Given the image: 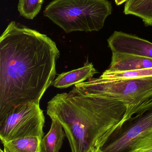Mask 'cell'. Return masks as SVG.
Masks as SVG:
<instances>
[{"mask_svg": "<svg viewBox=\"0 0 152 152\" xmlns=\"http://www.w3.org/2000/svg\"><path fill=\"white\" fill-rule=\"evenodd\" d=\"M59 56L46 35L10 22L0 37V121L19 105L40 104L55 79Z\"/></svg>", "mask_w": 152, "mask_h": 152, "instance_id": "6da1fadb", "label": "cell"}, {"mask_svg": "<svg viewBox=\"0 0 152 152\" xmlns=\"http://www.w3.org/2000/svg\"><path fill=\"white\" fill-rule=\"evenodd\" d=\"M47 114L61 124L71 152L99 150L124 118L126 107L113 98L73 88L47 103Z\"/></svg>", "mask_w": 152, "mask_h": 152, "instance_id": "7a4b0ae2", "label": "cell"}, {"mask_svg": "<svg viewBox=\"0 0 152 152\" xmlns=\"http://www.w3.org/2000/svg\"><path fill=\"white\" fill-rule=\"evenodd\" d=\"M112 12L111 4L107 0H54L43 14L68 34L99 31Z\"/></svg>", "mask_w": 152, "mask_h": 152, "instance_id": "3957f363", "label": "cell"}, {"mask_svg": "<svg viewBox=\"0 0 152 152\" xmlns=\"http://www.w3.org/2000/svg\"><path fill=\"white\" fill-rule=\"evenodd\" d=\"M74 88L84 93L113 98L124 104L126 111L117 128L134 116L137 109L152 96V79L104 81L93 77Z\"/></svg>", "mask_w": 152, "mask_h": 152, "instance_id": "277c9868", "label": "cell"}, {"mask_svg": "<svg viewBox=\"0 0 152 152\" xmlns=\"http://www.w3.org/2000/svg\"><path fill=\"white\" fill-rule=\"evenodd\" d=\"M152 133V96L134 116L116 128L99 149L100 152H130L136 144Z\"/></svg>", "mask_w": 152, "mask_h": 152, "instance_id": "5b68a950", "label": "cell"}, {"mask_svg": "<svg viewBox=\"0 0 152 152\" xmlns=\"http://www.w3.org/2000/svg\"><path fill=\"white\" fill-rule=\"evenodd\" d=\"M45 118L40 104H26L11 111L0 121L1 142L29 136L43 137Z\"/></svg>", "mask_w": 152, "mask_h": 152, "instance_id": "8992f818", "label": "cell"}, {"mask_svg": "<svg viewBox=\"0 0 152 152\" xmlns=\"http://www.w3.org/2000/svg\"><path fill=\"white\" fill-rule=\"evenodd\" d=\"M107 42L112 53L134 54L152 59V43L136 36L115 31Z\"/></svg>", "mask_w": 152, "mask_h": 152, "instance_id": "52a82bcc", "label": "cell"}, {"mask_svg": "<svg viewBox=\"0 0 152 152\" xmlns=\"http://www.w3.org/2000/svg\"><path fill=\"white\" fill-rule=\"evenodd\" d=\"M152 68V59L134 54L112 53L108 69L112 71H127Z\"/></svg>", "mask_w": 152, "mask_h": 152, "instance_id": "ba28073f", "label": "cell"}, {"mask_svg": "<svg viewBox=\"0 0 152 152\" xmlns=\"http://www.w3.org/2000/svg\"><path fill=\"white\" fill-rule=\"evenodd\" d=\"M97 73L93 63H90L87 60L82 67L59 75L54 79L53 86L57 88H67L85 82Z\"/></svg>", "mask_w": 152, "mask_h": 152, "instance_id": "9c48e42d", "label": "cell"}, {"mask_svg": "<svg viewBox=\"0 0 152 152\" xmlns=\"http://www.w3.org/2000/svg\"><path fill=\"white\" fill-rule=\"evenodd\" d=\"M43 137L29 136L1 142L4 152H45L42 145Z\"/></svg>", "mask_w": 152, "mask_h": 152, "instance_id": "30bf717a", "label": "cell"}, {"mask_svg": "<svg viewBox=\"0 0 152 152\" xmlns=\"http://www.w3.org/2000/svg\"><path fill=\"white\" fill-rule=\"evenodd\" d=\"M51 128L42 139V143L45 152H59L66 137L61 124L57 120L51 119Z\"/></svg>", "mask_w": 152, "mask_h": 152, "instance_id": "8fae6325", "label": "cell"}, {"mask_svg": "<svg viewBox=\"0 0 152 152\" xmlns=\"http://www.w3.org/2000/svg\"><path fill=\"white\" fill-rule=\"evenodd\" d=\"M124 13L137 16L146 26H152V0H128Z\"/></svg>", "mask_w": 152, "mask_h": 152, "instance_id": "7c38bea8", "label": "cell"}, {"mask_svg": "<svg viewBox=\"0 0 152 152\" xmlns=\"http://www.w3.org/2000/svg\"><path fill=\"white\" fill-rule=\"evenodd\" d=\"M99 79L104 81H112L123 80L152 79V68L127 71L105 70Z\"/></svg>", "mask_w": 152, "mask_h": 152, "instance_id": "4fadbf2b", "label": "cell"}, {"mask_svg": "<svg viewBox=\"0 0 152 152\" xmlns=\"http://www.w3.org/2000/svg\"><path fill=\"white\" fill-rule=\"evenodd\" d=\"M44 0H19L18 10L25 18L32 20L41 10Z\"/></svg>", "mask_w": 152, "mask_h": 152, "instance_id": "5bb4252c", "label": "cell"}, {"mask_svg": "<svg viewBox=\"0 0 152 152\" xmlns=\"http://www.w3.org/2000/svg\"><path fill=\"white\" fill-rule=\"evenodd\" d=\"M130 152H152V133L139 140Z\"/></svg>", "mask_w": 152, "mask_h": 152, "instance_id": "9a60e30c", "label": "cell"}, {"mask_svg": "<svg viewBox=\"0 0 152 152\" xmlns=\"http://www.w3.org/2000/svg\"><path fill=\"white\" fill-rule=\"evenodd\" d=\"M128 0H115V1L117 5H119L126 2Z\"/></svg>", "mask_w": 152, "mask_h": 152, "instance_id": "2e32d148", "label": "cell"}, {"mask_svg": "<svg viewBox=\"0 0 152 152\" xmlns=\"http://www.w3.org/2000/svg\"><path fill=\"white\" fill-rule=\"evenodd\" d=\"M93 152H100L99 151V150H95L93 151Z\"/></svg>", "mask_w": 152, "mask_h": 152, "instance_id": "e0dca14e", "label": "cell"}, {"mask_svg": "<svg viewBox=\"0 0 152 152\" xmlns=\"http://www.w3.org/2000/svg\"><path fill=\"white\" fill-rule=\"evenodd\" d=\"M0 152H4V151H3V150H2V149H1V150H0Z\"/></svg>", "mask_w": 152, "mask_h": 152, "instance_id": "ac0fdd59", "label": "cell"}]
</instances>
